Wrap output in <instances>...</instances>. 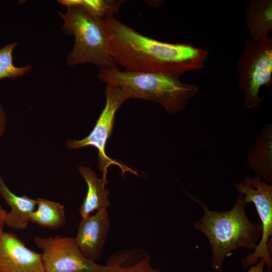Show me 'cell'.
I'll return each instance as SVG.
<instances>
[{
  "label": "cell",
  "mask_w": 272,
  "mask_h": 272,
  "mask_svg": "<svg viewBox=\"0 0 272 272\" xmlns=\"http://www.w3.org/2000/svg\"><path fill=\"white\" fill-rule=\"evenodd\" d=\"M98 78L106 84L118 88L128 99L154 102L171 115L182 111L199 91L198 85L183 83L173 76L121 71L118 65L99 69Z\"/></svg>",
  "instance_id": "3"
},
{
  "label": "cell",
  "mask_w": 272,
  "mask_h": 272,
  "mask_svg": "<svg viewBox=\"0 0 272 272\" xmlns=\"http://www.w3.org/2000/svg\"><path fill=\"white\" fill-rule=\"evenodd\" d=\"M187 194L203 210V215L193 223V226L208 239L214 269L223 272L225 259L236 249H254L261 237V225L260 222L254 223L248 218L245 211L247 203L242 195L238 194L231 210L222 212L210 210L205 202Z\"/></svg>",
  "instance_id": "2"
},
{
  "label": "cell",
  "mask_w": 272,
  "mask_h": 272,
  "mask_svg": "<svg viewBox=\"0 0 272 272\" xmlns=\"http://www.w3.org/2000/svg\"><path fill=\"white\" fill-rule=\"evenodd\" d=\"M58 14L63 21V32L75 38L65 59L67 66L91 63L102 69L117 65L109 52L103 20L92 16L80 5L67 8L65 13Z\"/></svg>",
  "instance_id": "4"
},
{
  "label": "cell",
  "mask_w": 272,
  "mask_h": 272,
  "mask_svg": "<svg viewBox=\"0 0 272 272\" xmlns=\"http://www.w3.org/2000/svg\"><path fill=\"white\" fill-rule=\"evenodd\" d=\"M124 1L81 0L80 6L92 16L101 20L114 17Z\"/></svg>",
  "instance_id": "18"
},
{
  "label": "cell",
  "mask_w": 272,
  "mask_h": 272,
  "mask_svg": "<svg viewBox=\"0 0 272 272\" xmlns=\"http://www.w3.org/2000/svg\"><path fill=\"white\" fill-rule=\"evenodd\" d=\"M247 162L255 175L272 184V124H265L247 152Z\"/></svg>",
  "instance_id": "11"
},
{
  "label": "cell",
  "mask_w": 272,
  "mask_h": 272,
  "mask_svg": "<svg viewBox=\"0 0 272 272\" xmlns=\"http://www.w3.org/2000/svg\"><path fill=\"white\" fill-rule=\"evenodd\" d=\"M250 39L260 41L270 38L272 30V1L250 0L245 10Z\"/></svg>",
  "instance_id": "14"
},
{
  "label": "cell",
  "mask_w": 272,
  "mask_h": 272,
  "mask_svg": "<svg viewBox=\"0 0 272 272\" xmlns=\"http://www.w3.org/2000/svg\"><path fill=\"white\" fill-rule=\"evenodd\" d=\"M105 96V106L92 130L82 140H69L67 142V147L71 150H77L89 146L96 148L98 151L99 169L102 173V176L106 177L108 168L113 165L119 167L123 174L129 172L138 175L136 171L110 158L106 154V145L112 133L115 113L128 98L118 88L109 84H106Z\"/></svg>",
  "instance_id": "7"
},
{
  "label": "cell",
  "mask_w": 272,
  "mask_h": 272,
  "mask_svg": "<svg viewBox=\"0 0 272 272\" xmlns=\"http://www.w3.org/2000/svg\"><path fill=\"white\" fill-rule=\"evenodd\" d=\"M0 195L10 208L6 215L5 226L14 231L26 230L30 222V216L36 208V199L14 194L9 189L1 174Z\"/></svg>",
  "instance_id": "12"
},
{
  "label": "cell",
  "mask_w": 272,
  "mask_h": 272,
  "mask_svg": "<svg viewBox=\"0 0 272 272\" xmlns=\"http://www.w3.org/2000/svg\"><path fill=\"white\" fill-rule=\"evenodd\" d=\"M234 186L243 195L245 202L254 204L260 220L261 238L253 252L241 260L244 268L255 264L260 259L265 262L267 272H272V184L254 175H246L242 181H235Z\"/></svg>",
  "instance_id": "6"
},
{
  "label": "cell",
  "mask_w": 272,
  "mask_h": 272,
  "mask_svg": "<svg viewBox=\"0 0 272 272\" xmlns=\"http://www.w3.org/2000/svg\"><path fill=\"white\" fill-rule=\"evenodd\" d=\"M17 42L9 43L0 48V80L4 79H14L29 72L32 66L26 65L17 66L14 64L13 55Z\"/></svg>",
  "instance_id": "17"
},
{
  "label": "cell",
  "mask_w": 272,
  "mask_h": 272,
  "mask_svg": "<svg viewBox=\"0 0 272 272\" xmlns=\"http://www.w3.org/2000/svg\"><path fill=\"white\" fill-rule=\"evenodd\" d=\"M78 169L88 187L86 195L79 210L82 219H84L94 211L108 209L110 205L108 198L110 192L105 187L108 182L106 177L98 178L96 173L89 166L81 165Z\"/></svg>",
  "instance_id": "13"
},
{
  "label": "cell",
  "mask_w": 272,
  "mask_h": 272,
  "mask_svg": "<svg viewBox=\"0 0 272 272\" xmlns=\"http://www.w3.org/2000/svg\"><path fill=\"white\" fill-rule=\"evenodd\" d=\"M37 207L30 216V222L43 228L55 230L64 224V207L58 202L37 198Z\"/></svg>",
  "instance_id": "16"
},
{
  "label": "cell",
  "mask_w": 272,
  "mask_h": 272,
  "mask_svg": "<svg viewBox=\"0 0 272 272\" xmlns=\"http://www.w3.org/2000/svg\"><path fill=\"white\" fill-rule=\"evenodd\" d=\"M238 90L243 93L244 105L253 109L262 103L261 87L272 84V39L255 41L247 39L237 66Z\"/></svg>",
  "instance_id": "5"
},
{
  "label": "cell",
  "mask_w": 272,
  "mask_h": 272,
  "mask_svg": "<svg viewBox=\"0 0 272 272\" xmlns=\"http://www.w3.org/2000/svg\"><path fill=\"white\" fill-rule=\"evenodd\" d=\"M34 242L42 251L45 272H105L106 265L87 259L78 247L74 237L57 235Z\"/></svg>",
  "instance_id": "8"
},
{
  "label": "cell",
  "mask_w": 272,
  "mask_h": 272,
  "mask_svg": "<svg viewBox=\"0 0 272 272\" xmlns=\"http://www.w3.org/2000/svg\"><path fill=\"white\" fill-rule=\"evenodd\" d=\"M81 0H59L58 3L60 5L66 7L67 8L73 6L80 5Z\"/></svg>",
  "instance_id": "22"
},
{
  "label": "cell",
  "mask_w": 272,
  "mask_h": 272,
  "mask_svg": "<svg viewBox=\"0 0 272 272\" xmlns=\"http://www.w3.org/2000/svg\"><path fill=\"white\" fill-rule=\"evenodd\" d=\"M265 266L264 260L260 259L255 264L250 266L247 272H264V268Z\"/></svg>",
  "instance_id": "20"
},
{
  "label": "cell",
  "mask_w": 272,
  "mask_h": 272,
  "mask_svg": "<svg viewBox=\"0 0 272 272\" xmlns=\"http://www.w3.org/2000/svg\"><path fill=\"white\" fill-rule=\"evenodd\" d=\"M110 226L107 209H100L94 215L82 219L74 239L87 259L96 262L101 258Z\"/></svg>",
  "instance_id": "10"
},
{
  "label": "cell",
  "mask_w": 272,
  "mask_h": 272,
  "mask_svg": "<svg viewBox=\"0 0 272 272\" xmlns=\"http://www.w3.org/2000/svg\"><path fill=\"white\" fill-rule=\"evenodd\" d=\"M0 272H45L41 253L28 248L17 236L0 237Z\"/></svg>",
  "instance_id": "9"
},
{
  "label": "cell",
  "mask_w": 272,
  "mask_h": 272,
  "mask_svg": "<svg viewBox=\"0 0 272 272\" xmlns=\"http://www.w3.org/2000/svg\"><path fill=\"white\" fill-rule=\"evenodd\" d=\"M105 272H160L151 264V257L144 249L133 248L117 251L106 261Z\"/></svg>",
  "instance_id": "15"
},
{
  "label": "cell",
  "mask_w": 272,
  "mask_h": 272,
  "mask_svg": "<svg viewBox=\"0 0 272 272\" xmlns=\"http://www.w3.org/2000/svg\"><path fill=\"white\" fill-rule=\"evenodd\" d=\"M109 54L130 72L163 73L178 78L202 69L209 51L189 43H170L144 35L110 17L103 20Z\"/></svg>",
  "instance_id": "1"
},
{
  "label": "cell",
  "mask_w": 272,
  "mask_h": 272,
  "mask_svg": "<svg viewBox=\"0 0 272 272\" xmlns=\"http://www.w3.org/2000/svg\"><path fill=\"white\" fill-rule=\"evenodd\" d=\"M7 124V116L6 112L0 104V138L6 131Z\"/></svg>",
  "instance_id": "19"
},
{
  "label": "cell",
  "mask_w": 272,
  "mask_h": 272,
  "mask_svg": "<svg viewBox=\"0 0 272 272\" xmlns=\"http://www.w3.org/2000/svg\"><path fill=\"white\" fill-rule=\"evenodd\" d=\"M7 212L0 206V237L3 234L4 227L5 226V219Z\"/></svg>",
  "instance_id": "21"
}]
</instances>
